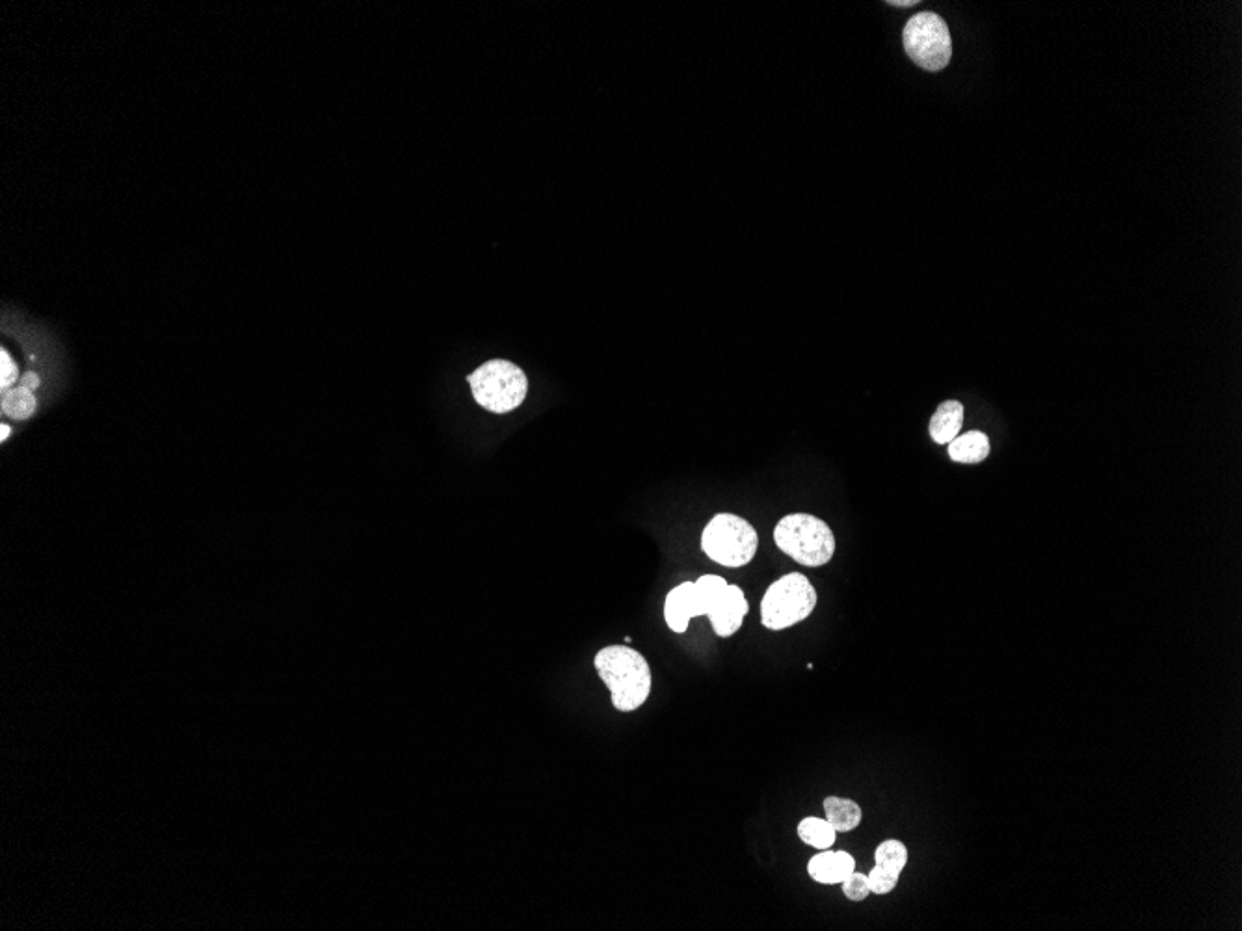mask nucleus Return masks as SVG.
Wrapping results in <instances>:
<instances>
[{
	"label": "nucleus",
	"mask_w": 1242,
	"mask_h": 931,
	"mask_svg": "<svg viewBox=\"0 0 1242 931\" xmlns=\"http://www.w3.org/2000/svg\"><path fill=\"white\" fill-rule=\"evenodd\" d=\"M599 679L607 684L614 709L635 712L651 694L653 677L648 660L629 645H608L594 660Z\"/></svg>",
	"instance_id": "f257e3e1"
},
{
	"label": "nucleus",
	"mask_w": 1242,
	"mask_h": 931,
	"mask_svg": "<svg viewBox=\"0 0 1242 931\" xmlns=\"http://www.w3.org/2000/svg\"><path fill=\"white\" fill-rule=\"evenodd\" d=\"M774 543L783 554L806 567H822L835 554L832 528L809 513L785 515L774 528Z\"/></svg>",
	"instance_id": "f03ea898"
},
{
	"label": "nucleus",
	"mask_w": 1242,
	"mask_h": 931,
	"mask_svg": "<svg viewBox=\"0 0 1242 931\" xmlns=\"http://www.w3.org/2000/svg\"><path fill=\"white\" fill-rule=\"evenodd\" d=\"M476 402L491 413H510L523 404L529 393L525 372L506 359H493L476 368L467 378Z\"/></svg>",
	"instance_id": "7ed1b4c3"
},
{
	"label": "nucleus",
	"mask_w": 1242,
	"mask_h": 931,
	"mask_svg": "<svg viewBox=\"0 0 1242 931\" xmlns=\"http://www.w3.org/2000/svg\"><path fill=\"white\" fill-rule=\"evenodd\" d=\"M759 536L754 526L735 513H718L703 528L701 551L724 567H744L754 560Z\"/></svg>",
	"instance_id": "20e7f679"
},
{
	"label": "nucleus",
	"mask_w": 1242,
	"mask_h": 931,
	"mask_svg": "<svg viewBox=\"0 0 1242 931\" xmlns=\"http://www.w3.org/2000/svg\"><path fill=\"white\" fill-rule=\"evenodd\" d=\"M817 606V591L802 573H789L768 586L761 601V623L768 630L791 629Z\"/></svg>",
	"instance_id": "39448f33"
},
{
	"label": "nucleus",
	"mask_w": 1242,
	"mask_h": 931,
	"mask_svg": "<svg viewBox=\"0 0 1242 931\" xmlns=\"http://www.w3.org/2000/svg\"><path fill=\"white\" fill-rule=\"evenodd\" d=\"M904 51L926 71H941L952 58L951 32L934 12L913 15L902 32Z\"/></svg>",
	"instance_id": "423d86ee"
},
{
	"label": "nucleus",
	"mask_w": 1242,
	"mask_h": 931,
	"mask_svg": "<svg viewBox=\"0 0 1242 931\" xmlns=\"http://www.w3.org/2000/svg\"><path fill=\"white\" fill-rule=\"evenodd\" d=\"M726 578L703 575L696 582H681L666 595L664 619L670 630L677 634L687 632L690 619L711 616L714 606L726 591Z\"/></svg>",
	"instance_id": "0eeeda50"
},
{
	"label": "nucleus",
	"mask_w": 1242,
	"mask_h": 931,
	"mask_svg": "<svg viewBox=\"0 0 1242 931\" xmlns=\"http://www.w3.org/2000/svg\"><path fill=\"white\" fill-rule=\"evenodd\" d=\"M908 865V848L897 839H887L874 852V868L867 874L871 892L882 896L897 889L900 874Z\"/></svg>",
	"instance_id": "6e6552de"
},
{
	"label": "nucleus",
	"mask_w": 1242,
	"mask_h": 931,
	"mask_svg": "<svg viewBox=\"0 0 1242 931\" xmlns=\"http://www.w3.org/2000/svg\"><path fill=\"white\" fill-rule=\"evenodd\" d=\"M748 610H750V604L746 601L742 588L737 584H727L726 591L722 593V597L714 606L713 614L709 616L716 636L720 638L733 636L742 627Z\"/></svg>",
	"instance_id": "1a4fd4ad"
},
{
	"label": "nucleus",
	"mask_w": 1242,
	"mask_h": 931,
	"mask_svg": "<svg viewBox=\"0 0 1242 931\" xmlns=\"http://www.w3.org/2000/svg\"><path fill=\"white\" fill-rule=\"evenodd\" d=\"M852 872H856V859L846 852L822 850L809 859L807 874L820 885H837L843 883Z\"/></svg>",
	"instance_id": "9d476101"
},
{
	"label": "nucleus",
	"mask_w": 1242,
	"mask_h": 931,
	"mask_svg": "<svg viewBox=\"0 0 1242 931\" xmlns=\"http://www.w3.org/2000/svg\"><path fill=\"white\" fill-rule=\"evenodd\" d=\"M964 406L958 400H947L936 409L930 419V437L938 445H949L960 435L964 426Z\"/></svg>",
	"instance_id": "9b49d317"
},
{
	"label": "nucleus",
	"mask_w": 1242,
	"mask_h": 931,
	"mask_svg": "<svg viewBox=\"0 0 1242 931\" xmlns=\"http://www.w3.org/2000/svg\"><path fill=\"white\" fill-rule=\"evenodd\" d=\"M990 452V439L982 432H967L949 443V458L964 465H977L988 458Z\"/></svg>",
	"instance_id": "f8f14e48"
},
{
	"label": "nucleus",
	"mask_w": 1242,
	"mask_h": 931,
	"mask_svg": "<svg viewBox=\"0 0 1242 931\" xmlns=\"http://www.w3.org/2000/svg\"><path fill=\"white\" fill-rule=\"evenodd\" d=\"M824 813H826V820L837 833L854 831L863 820V811L858 803L848 798H839V796H828L824 800Z\"/></svg>",
	"instance_id": "ddd939ff"
},
{
	"label": "nucleus",
	"mask_w": 1242,
	"mask_h": 931,
	"mask_svg": "<svg viewBox=\"0 0 1242 931\" xmlns=\"http://www.w3.org/2000/svg\"><path fill=\"white\" fill-rule=\"evenodd\" d=\"M798 837L800 840L815 848V850H830L835 844L837 831L830 826V822L826 818H817V816H807L800 824H798Z\"/></svg>",
	"instance_id": "4468645a"
},
{
	"label": "nucleus",
	"mask_w": 1242,
	"mask_h": 931,
	"mask_svg": "<svg viewBox=\"0 0 1242 931\" xmlns=\"http://www.w3.org/2000/svg\"><path fill=\"white\" fill-rule=\"evenodd\" d=\"M38 406V400L32 391H28L25 387H17V389H8L2 391V413L6 417H12L14 420H27Z\"/></svg>",
	"instance_id": "2eb2a0df"
},
{
	"label": "nucleus",
	"mask_w": 1242,
	"mask_h": 931,
	"mask_svg": "<svg viewBox=\"0 0 1242 931\" xmlns=\"http://www.w3.org/2000/svg\"><path fill=\"white\" fill-rule=\"evenodd\" d=\"M841 885H843L846 898L852 902H863L871 894L869 878L867 874H861V872H852Z\"/></svg>",
	"instance_id": "dca6fc26"
},
{
	"label": "nucleus",
	"mask_w": 1242,
	"mask_h": 931,
	"mask_svg": "<svg viewBox=\"0 0 1242 931\" xmlns=\"http://www.w3.org/2000/svg\"><path fill=\"white\" fill-rule=\"evenodd\" d=\"M0 361H2V365H0V389L8 391L10 387H14L15 381L19 380L17 378V365H15L14 359L8 354V350H4V348L0 352Z\"/></svg>",
	"instance_id": "f3484780"
},
{
	"label": "nucleus",
	"mask_w": 1242,
	"mask_h": 931,
	"mask_svg": "<svg viewBox=\"0 0 1242 931\" xmlns=\"http://www.w3.org/2000/svg\"><path fill=\"white\" fill-rule=\"evenodd\" d=\"M19 385L34 393V391H38V389H40L41 378L38 374H36V372H27V374L19 380Z\"/></svg>",
	"instance_id": "a211bd4d"
},
{
	"label": "nucleus",
	"mask_w": 1242,
	"mask_h": 931,
	"mask_svg": "<svg viewBox=\"0 0 1242 931\" xmlns=\"http://www.w3.org/2000/svg\"><path fill=\"white\" fill-rule=\"evenodd\" d=\"M889 6H897V8H910V6H917V0H891V2H889Z\"/></svg>",
	"instance_id": "6ab92c4d"
},
{
	"label": "nucleus",
	"mask_w": 1242,
	"mask_h": 931,
	"mask_svg": "<svg viewBox=\"0 0 1242 931\" xmlns=\"http://www.w3.org/2000/svg\"><path fill=\"white\" fill-rule=\"evenodd\" d=\"M10 437V426L2 424V441H6Z\"/></svg>",
	"instance_id": "aec40b11"
}]
</instances>
